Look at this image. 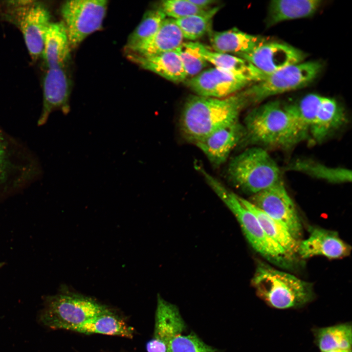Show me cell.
I'll return each instance as SVG.
<instances>
[{"mask_svg":"<svg viewBox=\"0 0 352 352\" xmlns=\"http://www.w3.org/2000/svg\"><path fill=\"white\" fill-rule=\"evenodd\" d=\"M308 237L299 242L297 253L307 259L321 255L330 259L342 258L351 253L350 245L336 231L320 227H310Z\"/></svg>","mask_w":352,"mask_h":352,"instance_id":"16","label":"cell"},{"mask_svg":"<svg viewBox=\"0 0 352 352\" xmlns=\"http://www.w3.org/2000/svg\"><path fill=\"white\" fill-rule=\"evenodd\" d=\"M316 344L321 352L335 349H352L351 324L344 323L315 330Z\"/></svg>","mask_w":352,"mask_h":352,"instance_id":"27","label":"cell"},{"mask_svg":"<svg viewBox=\"0 0 352 352\" xmlns=\"http://www.w3.org/2000/svg\"><path fill=\"white\" fill-rule=\"evenodd\" d=\"M239 198L241 202L255 215L267 235L293 258L295 254L297 253L299 241L281 223L268 216L249 200L239 197Z\"/></svg>","mask_w":352,"mask_h":352,"instance_id":"24","label":"cell"},{"mask_svg":"<svg viewBox=\"0 0 352 352\" xmlns=\"http://www.w3.org/2000/svg\"><path fill=\"white\" fill-rule=\"evenodd\" d=\"M166 18V15L159 7L146 11L139 23L129 35L125 49L133 46L152 36Z\"/></svg>","mask_w":352,"mask_h":352,"instance_id":"29","label":"cell"},{"mask_svg":"<svg viewBox=\"0 0 352 352\" xmlns=\"http://www.w3.org/2000/svg\"><path fill=\"white\" fill-rule=\"evenodd\" d=\"M244 136L243 125L239 121L213 132L194 144L211 165L218 168L226 161L233 149L241 144Z\"/></svg>","mask_w":352,"mask_h":352,"instance_id":"15","label":"cell"},{"mask_svg":"<svg viewBox=\"0 0 352 352\" xmlns=\"http://www.w3.org/2000/svg\"><path fill=\"white\" fill-rule=\"evenodd\" d=\"M71 49L63 22H51L44 35L42 54L47 68L64 67L70 58Z\"/></svg>","mask_w":352,"mask_h":352,"instance_id":"21","label":"cell"},{"mask_svg":"<svg viewBox=\"0 0 352 352\" xmlns=\"http://www.w3.org/2000/svg\"><path fill=\"white\" fill-rule=\"evenodd\" d=\"M250 83L217 67L201 71L186 82L187 86L197 95L214 98H223L235 94Z\"/></svg>","mask_w":352,"mask_h":352,"instance_id":"11","label":"cell"},{"mask_svg":"<svg viewBox=\"0 0 352 352\" xmlns=\"http://www.w3.org/2000/svg\"><path fill=\"white\" fill-rule=\"evenodd\" d=\"M3 264V263H0V267H1Z\"/></svg>","mask_w":352,"mask_h":352,"instance_id":"37","label":"cell"},{"mask_svg":"<svg viewBox=\"0 0 352 352\" xmlns=\"http://www.w3.org/2000/svg\"><path fill=\"white\" fill-rule=\"evenodd\" d=\"M346 121L343 109L335 100L323 97L308 133L316 142L323 141Z\"/></svg>","mask_w":352,"mask_h":352,"instance_id":"22","label":"cell"},{"mask_svg":"<svg viewBox=\"0 0 352 352\" xmlns=\"http://www.w3.org/2000/svg\"><path fill=\"white\" fill-rule=\"evenodd\" d=\"M2 7L5 19L19 28L29 54L37 59L42 54L44 35L51 22L47 8L35 0L7 1Z\"/></svg>","mask_w":352,"mask_h":352,"instance_id":"7","label":"cell"},{"mask_svg":"<svg viewBox=\"0 0 352 352\" xmlns=\"http://www.w3.org/2000/svg\"><path fill=\"white\" fill-rule=\"evenodd\" d=\"M227 176L234 186L252 195L282 180L276 162L258 146L248 148L233 157L228 164Z\"/></svg>","mask_w":352,"mask_h":352,"instance_id":"4","label":"cell"},{"mask_svg":"<svg viewBox=\"0 0 352 352\" xmlns=\"http://www.w3.org/2000/svg\"><path fill=\"white\" fill-rule=\"evenodd\" d=\"M250 104L245 90L223 98L192 96L188 98L182 110L180 130L188 141L195 144L239 121L242 111Z\"/></svg>","mask_w":352,"mask_h":352,"instance_id":"1","label":"cell"},{"mask_svg":"<svg viewBox=\"0 0 352 352\" xmlns=\"http://www.w3.org/2000/svg\"><path fill=\"white\" fill-rule=\"evenodd\" d=\"M186 329L177 307L158 295L154 337L146 344L147 352H167L170 341Z\"/></svg>","mask_w":352,"mask_h":352,"instance_id":"12","label":"cell"},{"mask_svg":"<svg viewBox=\"0 0 352 352\" xmlns=\"http://www.w3.org/2000/svg\"><path fill=\"white\" fill-rule=\"evenodd\" d=\"M286 169L331 183L349 182L352 180L350 170L342 167H331L309 159L294 161L288 164Z\"/></svg>","mask_w":352,"mask_h":352,"instance_id":"25","label":"cell"},{"mask_svg":"<svg viewBox=\"0 0 352 352\" xmlns=\"http://www.w3.org/2000/svg\"><path fill=\"white\" fill-rule=\"evenodd\" d=\"M70 95V80L64 67L48 68L43 81V109L38 125H44L54 110L68 113Z\"/></svg>","mask_w":352,"mask_h":352,"instance_id":"14","label":"cell"},{"mask_svg":"<svg viewBox=\"0 0 352 352\" xmlns=\"http://www.w3.org/2000/svg\"><path fill=\"white\" fill-rule=\"evenodd\" d=\"M167 352H220L205 343L196 334L177 335L169 343Z\"/></svg>","mask_w":352,"mask_h":352,"instance_id":"31","label":"cell"},{"mask_svg":"<svg viewBox=\"0 0 352 352\" xmlns=\"http://www.w3.org/2000/svg\"><path fill=\"white\" fill-rule=\"evenodd\" d=\"M183 39L176 20L166 18L152 36L125 50L127 53L152 56L176 50L182 44Z\"/></svg>","mask_w":352,"mask_h":352,"instance_id":"17","label":"cell"},{"mask_svg":"<svg viewBox=\"0 0 352 352\" xmlns=\"http://www.w3.org/2000/svg\"><path fill=\"white\" fill-rule=\"evenodd\" d=\"M208 34L214 51L234 54L239 57L250 53L266 42L261 36L250 35L236 28L222 32L211 30Z\"/></svg>","mask_w":352,"mask_h":352,"instance_id":"19","label":"cell"},{"mask_svg":"<svg viewBox=\"0 0 352 352\" xmlns=\"http://www.w3.org/2000/svg\"><path fill=\"white\" fill-rule=\"evenodd\" d=\"M11 164L7 143L0 134V185L7 180Z\"/></svg>","mask_w":352,"mask_h":352,"instance_id":"34","label":"cell"},{"mask_svg":"<svg viewBox=\"0 0 352 352\" xmlns=\"http://www.w3.org/2000/svg\"><path fill=\"white\" fill-rule=\"evenodd\" d=\"M195 5L203 9H208L209 6L216 3L214 0H189Z\"/></svg>","mask_w":352,"mask_h":352,"instance_id":"35","label":"cell"},{"mask_svg":"<svg viewBox=\"0 0 352 352\" xmlns=\"http://www.w3.org/2000/svg\"><path fill=\"white\" fill-rule=\"evenodd\" d=\"M249 201L281 223L299 241L302 233L301 221L282 180L253 195Z\"/></svg>","mask_w":352,"mask_h":352,"instance_id":"10","label":"cell"},{"mask_svg":"<svg viewBox=\"0 0 352 352\" xmlns=\"http://www.w3.org/2000/svg\"><path fill=\"white\" fill-rule=\"evenodd\" d=\"M219 6L209 8L204 14L190 16L175 20L184 38L196 40L211 31V22Z\"/></svg>","mask_w":352,"mask_h":352,"instance_id":"28","label":"cell"},{"mask_svg":"<svg viewBox=\"0 0 352 352\" xmlns=\"http://www.w3.org/2000/svg\"><path fill=\"white\" fill-rule=\"evenodd\" d=\"M128 58L142 68L175 83L187 78L177 49L152 56L127 53Z\"/></svg>","mask_w":352,"mask_h":352,"instance_id":"20","label":"cell"},{"mask_svg":"<svg viewBox=\"0 0 352 352\" xmlns=\"http://www.w3.org/2000/svg\"><path fill=\"white\" fill-rule=\"evenodd\" d=\"M166 16L175 20L194 15L202 14L209 9L201 8L189 0H166L159 7Z\"/></svg>","mask_w":352,"mask_h":352,"instance_id":"32","label":"cell"},{"mask_svg":"<svg viewBox=\"0 0 352 352\" xmlns=\"http://www.w3.org/2000/svg\"><path fill=\"white\" fill-rule=\"evenodd\" d=\"M108 4L105 0H67L63 4L62 22L71 49L101 28Z\"/></svg>","mask_w":352,"mask_h":352,"instance_id":"9","label":"cell"},{"mask_svg":"<svg viewBox=\"0 0 352 352\" xmlns=\"http://www.w3.org/2000/svg\"><path fill=\"white\" fill-rule=\"evenodd\" d=\"M111 312L93 298L65 292L49 297L41 318L52 328L74 331L88 320Z\"/></svg>","mask_w":352,"mask_h":352,"instance_id":"6","label":"cell"},{"mask_svg":"<svg viewBox=\"0 0 352 352\" xmlns=\"http://www.w3.org/2000/svg\"><path fill=\"white\" fill-rule=\"evenodd\" d=\"M317 61L302 62L283 68L271 73L245 89L251 103H259L265 99L302 88L312 82L322 68Z\"/></svg>","mask_w":352,"mask_h":352,"instance_id":"8","label":"cell"},{"mask_svg":"<svg viewBox=\"0 0 352 352\" xmlns=\"http://www.w3.org/2000/svg\"><path fill=\"white\" fill-rule=\"evenodd\" d=\"M187 77H194L201 72L208 62L192 47L191 42L183 43L177 49Z\"/></svg>","mask_w":352,"mask_h":352,"instance_id":"33","label":"cell"},{"mask_svg":"<svg viewBox=\"0 0 352 352\" xmlns=\"http://www.w3.org/2000/svg\"><path fill=\"white\" fill-rule=\"evenodd\" d=\"M323 352H352V349H335Z\"/></svg>","mask_w":352,"mask_h":352,"instance_id":"36","label":"cell"},{"mask_svg":"<svg viewBox=\"0 0 352 352\" xmlns=\"http://www.w3.org/2000/svg\"><path fill=\"white\" fill-rule=\"evenodd\" d=\"M305 53L289 44L267 43L240 58L251 63L265 73H271L289 66L302 63Z\"/></svg>","mask_w":352,"mask_h":352,"instance_id":"13","label":"cell"},{"mask_svg":"<svg viewBox=\"0 0 352 352\" xmlns=\"http://www.w3.org/2000/svg\"><path fill=\"white\" fill-rule=\"evenodd\" d=\"M86 334L94 333L132 338L133 329L112 312L93 317L74 330Z\"/></svg>","mask_w":352,"mask_h":352,"instance_id":"26","label":"cell"},{"mask_svg":"<svg viewBox=\"0 0 352 352\" xmlns=\"http://www.w3.org/2000/svg\"><path fill=\"white\" fill-rule=\"evenodd\" d=\"M319 0H274L269 7L267 24L272 25L287 20L312 15L321 5Z\"/></svg>","mask_w":352,"mask_h":352,"instance_id":"23","label":"cell"},{"mask_svg":"<svg viewBox=\"0 0 352 352\" xmlns=\"http://www.w3.org/2000/svg\"><path fill=\"white\" fill-rule=\"evenodd\" d=\"M243 125L244 136L241 144L260 147L288 149L308 135L278 101L269 102L252 110Z\"/></svg>","mask_w":352,"mask_h":352,"instance_id":"2","label":"cell"},{"mask_svg":"<svg viewBox=\"0 0 352 352\" xmlns=\"http://www.w3.org/2000/svg\"><path fill=\"white\" fill-rule=\"evenodd\" d=\"M210 188L233 213L251 246L273 264L286 267L293 259L265 233L255 215L240 200L239 196L220 181H213Z\"/></svg>","mask_w":352,"mask_h":352,"instance_id":"5","label":"cell"},{"mask_svg":"<svg viewBox=\"0 0 352 352\" xmlns=\"http://www.w3.org/2000/svg\"><path fill=\"white\" fill-rule=\"evenodd\" d=\"M323 96L314 93L306 95L297 102L285 105L286 110L308 132Z\"/></svg>","mask_w":352,"mask_h":352,"instance_id":"30","label":"cell"},{"mask_svg":"<svg viewBox=\"0 0 352 352\" xmlns=\"http://www.w3.org/2000/svg\"><path fill=\"white\" fill-rule=\"evenodd\" d=\"M195 51L208 63L217 67L244 78L250 82L262 80L266 73L260 70L247 60L229 54L211 51L205 45L191 42Z\"/></svg>","mask_w":352,"mask_h":352,"instance_id":"18","label":"cell"},{"mask_svg":"<svg viewBox=\"0 0 352 352\" xmlns=\"http://www.w3.org/2000/svg\"><path fill=\"white\" fill-rule=\"evenodd\" d=\"M252 284L258 296L275 308L301 307L314 297L311 283L264 262L258 263Z\"/></svg>","mask_w":352,"mask_h":352,"instance_id":"3","label":"cell"}]
</instances>
